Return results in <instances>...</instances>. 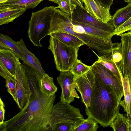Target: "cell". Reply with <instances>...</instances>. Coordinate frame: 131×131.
<instances>
[{"mask_svg": "<svg viewBox=\"0 0 131 131\" xmlns=\"http://www.w3.org/2000/svg\"><path fill=\"white\" fill-rule=\"evenodd\" d=\"M31 91L24 108L0 125V131H50V120L56 97L40 90L39 82L29 83Z\"/></svg>", "mask_w": 131, "mask_h": 131, "instance_id": "1", "label": "cell"}, {"mask_svg": "<svg viewBox=\"0 0 131 131\" xmlns=\"http://www.w3.org/2000/svg\"><path fill=\"white\" fill-rule=\"evenodd\" d=\"M120 101L113 90L95 75L90 105L85 107V113L102 126L107 127L119 112Z\"/></svg>", "mask_w": 131, "mask_h": 131, "instance_id": "2", "label": "cell"}, {"mask_svg": "<svg viewBox=\"0 0 131 131\" xmlns=\"http://www.w3.org/2000/svg\"><path fill=\"white\" fill-rule=\"evenodd\" d=\"M55 8L54 6H46L32 13L29 21L28 33L30 40L35 46L42 47L41 40L49 34L51 17Z\"/></svg>", "mask_w": 131, "mask_h": 131, "instance_id": "3", "label": "cell"}, {"mask_svg": "<svg viewBox=\"0 0 131 131\" xmlns=\"http://www.w3.org/2000/svg\"><path fill=\"white\" fill-rule=\"evenodd\" d=\"M79 48L67 45L57 38L50 36L48 49L52 52L56 69L59 71H70L78 59Z\"/></svg>", "mask_w": 131, "mask_h": 131, "instance_id": "4", "label": "cell"}, {"mask_svg": "<svg viewBox=\"0 0 131 131\" xmlns=\"http://www.w3.org/2000/svg\"><path fill=\"white\" fill-rule=\"evenodd\" d=\"M84 119L79 108L60 101L53 105L50 122L51 127L57 123L66 122L73 124L76 128Z\"/></svg>", "mask_w": 131, "mask_h": 131, "instance_id": "5", "label": "cell"}, {"mask_svg": "<svg viewBox=\"0 0 131 131\" xmlns=\"http://www.w3.org/2000/svg\"><path fill=\"white\" fill-rule=\"evenodd\" d=\"M56 32H63L74 35L82 40L90 48L98 50L101 47L102 39L86 33L81 26L74 25L71 20L66 21L58 28Z\"/></svg>", "mask_w": 131, "mask_h": 131, "instance_id": "6", "label": "cell"}, {"mask_svg": "<svg viewBox=\"0 0 131 131\" xmlns=\"http://www.w3.org/2000/svg\"><path fill=\"white\" fill-rule=\"evenodd\" d=\"M91 66L94 75L110 87L121 101L124 94L122 82L112 72L101 64L95 61Z\"/></svg>", "mask_w": 131, "mask_h": 131, "instance_id": "7", "label": "cell"}, {"mask_svg": "<svg viewBox=\"0 0 131 131\" xmlns=\"http://www.w3.org/2000/svg\"><path fill=\"white\" fill-rule=\"evenodd\" d=\"M75 79L74 75L70 71L61 72L57 79L61 89L60 101L70 104L75 98H80L75 89Z\"/></svg>", "mask_w": 131, "mask_h": 131, "instance_id": "8", "label": "cell"}, {"mask_svg": "<svg viewBox=\"0 0 131 131\" xmlns=\"http://www.w3.org/2000/svg\"><path fill=\"white\" fill-rule=\"evenodd\" d=\"M19 61L14 77L17 89V105L20 110L25 107L31 90L27 77Z\"/></svg>", "mask_w": 131, "mask_h": 131, "instance_id": "9", "label": "cell"}, {"mask_svg": "<svg viewBox=\"0 0 131 131\" xmlns=\"http://www.w3.org/2000/svg\"><path fill=\"white\" fill-rule=\"evenodd\" d=\"M69 16L72 22L89 25L113 33L115 29L110 21L104 23L98 21L89 14L85 9L78 6L73 13Z\"/></svg>", "mask_w": 131, "mask_h": 131, "instance_id": "10", "label": "cell"}, {"mask_svg": "<svg viewBox=\"0 0 131 131\" xmlns=\"http://www.w3.org/2000/svg\"><path fill=\"white\" fill-rule=\"evenodd\" d=\"M95 75L91 69L85 74L75 79V87L81 97V102L85 107L90 105L91 95L94 84Z\"/></svg>", "mask_w": 131, "mask_h": 131, "instance_id": "11", "label": "cell"}, {"mask_svg": "<svg viewBox=\"0 0 131 131\" xmlns=\"http://www.w3.org/2000/svg\"><path fill=\"white\" fill-rule=\"evenodd\" d=\"M119 36L121 37V69L123 77L128 78L131 73V30Z\"/></svg>", "mask_w": 131, "mask_h": 131, "instance_id": "12", "label": "cell"}, {"mask_svg": "<svg viewBox=\"0 0 131 131\" xmlns=\"http://www.w3.org/2000/svg\"><path fill=\"white\" fill-rule=\"evenodd\" d=\"M93 52L98 58L96 61L112 72L122 82V79L123 76L120 68V62L122 59L120 48L101 56L97 55Z\"/></svg>", "mask_w": 131, "mask_h": 131, "instance_id": "13", "label": "cell"}, {"mask_svg": "<svg viewBox=\"0 0 131 131\" xmlns=\"http://www.w3.org/2000/svg\"><path fill=\"white\" fill-rule=\"evenodd\" d=\"M85 10L96 20L104 23L110 22L112 16L110 9L103 6L95 0H82Z\"/></svg>", "mask_w": 131, "mask_h": 131, "instance_id": "14", "label": "cell"}, {"mask_svg": "<svg viewBox=\"0 0 131 131\" xmlns=\"http://www.w3.org/2000/svg\"><path fill=\"white\" fill-rule=\"evenodd\" d=\"M27 9L26 7L18 6H0V25L13 22Z\"/></svg>", "mask_w": 131, "mask_h": 131, "instance_id": "15", "label": "cell"}, {"mask_svg": "<svg viewBox=\"0 0 131 131\" xmlns=\"http://www.w3.org/2000/svg\"><path fill=\"white\" fill-rule=\"evenodd\" d=\"M0 49L11 50L25 64L26 58L24 52L19 45L9 36L0 34Z\"/></svg>", "mask_w": 131, "mask_h": 131, "instance_id": "16", "label": "cell"}, {"mask_svg": "<svg viewBox=\"0 0 131 131\" xmlns=\"http://www.w3.org/2000/svg\"><path fill=\"white\" fill-rule=\"evenodd\" d=\"M19 58L11 50L0 49V64L14 76Z\"/></svg>", "mask_w": 131, "mask_h": 131, "instance_id": "17", "label": "cell"}, {"mask_svg": "<svg viewBox=\"0 0 131 131\" xmlns=\"http://www.w3.org/2000/svg\"><path fill=\"white\" fill-rule=\"evenodd\" d=\"M23 50L26 58L25 64L42 75L46 74L42 67L41 64L36 56L26 47L23 38L17 42Z\"/></svg>", "mask_w": 131, "mask_h": 131, "instance_id": "18", "label": "cell"}, {"mask_svg": "<svg viewBox=\"0 0 131 131\" xmlns=\"http://www.w3.org/2000/svg\"><path fill=\"white\" fill-rule=\"evenodd\" d=\"M131 17V3H129L125 7L117 10L110 21L115 29Z\"/></svg>", "mask_w": 131, "mask_h": 131, "instance_id": "19", "label": "cell"}, {"mask_svg": "<svg viewBox=\"0 0 131 131\" xmlns=\"http://www.w3.org/2000/svg\"><path fill=\"white\" fill-rule=\"evenodd\" d=\"M49 35L56 37L64 43L69 46L79 48L85 43L78 37L70 34L63 32H56Z\"/></svg>", "mask_w": 131, "mask_h": 131, "instance_id": "20", "label": "cell"}, {"mask_svg": "<svg viewBox=\"0 0 131 131\" xmlns=\"http://www.w3.org/2000/svg\"><path fill=\"white\" fill-rule=\"evenodd\" d=\"M124 90V99L119 102L120 105L122 106L124 111L126 113L127 118L130 120L129 107L131 101V91L130 87L128 78H124L122 79Z\"/></svg>", "mask_w": 131, "mask_h": 131, "instance_id": "21", "label": "cell"}, {"mask_svg": "<svg viewBox=\"0 0 131 131\" xmlns=\"http://www.w3.org/2000/svg\"><path fill=\"white\" fill-rule=\"evenodd\" d=\"M40 90L44 94L51 96L55 94L57 88L54 84L52 77L47 73L42 76L40 81Z\"/></svg>", "mask_w": 131, "mask_h": 131, "instance_id": "22", "label": "cell"}, {"mask_svg": "<svg viewBox=\"0 0 131 131\" xmlns=\"http://www.w3.org/2000/svg\"><path fill=\"white\" fill-rule=\"evenodd\" d=\"M75 25L81 26L83 27L85 32L90 35L105 39L111 40L113 36V33L102 30L89 25L79 23L72 22Z\"/></svg>", "mask_w": 131, "mask_h": 131, "instance_id": "23", "label": "cell"}, {"mask_svg": "<svg viewBox=\"0 0 131 131\" xmlns=\"http://www.w3.org/2000/svg\"><path fill=\"white\" fill-rule=\"evenodd\" d=\"M43 0H8L0 4V6H18L26 7L27 9L35 8Z\"/></svg>", "mask_w": 131, "mask_h": 131, "instance_id": "24", "label": "cell"}, {"mask_svg": "<svg viewBox=\"0 0 131 131\" xmlns=\"http://www.w3.org/2000/svg\"><path fill=\"white\" fill-rule=\"evenodd\" d=\"M127 115L119 112L110 125L114 131H128L126 122Z\"/></svg>", "mask_w": 131, "mask_h": 131, "instance_id": "25", "label": "cell"}, {"mask_svg": "<svg viewBox=\"0 0 131 131\" xmlns=\"http://www.w3.org/2000/svg\"><path fill=\"white\" fill-rule=\"evenodd\" d=\"M99 127L98 123L93 118L88 117L73 131H96Z\"/></svg>", "mask_w": 131, "mask_h": 131, "instance_id": "26", "label": "cell"}, {"mask_svg": "<svg viewBox=\"0 0 131 131\" xmlns=\"http://www.w3.org/2000/svg\"><path fill=\"white\" fill-rule=\"evenodd\" d=\"M91 69V66L84 64L78 59L70 71L74 75L76 79L85 74Z\"/></svg>", "mask_w": 131, "mask_h": 131, "instance_id": "27", "label": "cell"}, {"mask_svg": "<svg viewBox=\"0 0 131 131\" xmlns=\"http://www.w3.org/2000/svg\"><path fill=\"white\" fill-rule=\"evenodd\" d=\"M56 7L69 16L72 14L77 5L73 3L70 0H61Z\"/></svg>", "mask_w": 131, "mask_h": 131, "instance_id": "28", "label": "cell"}, {"mask_svg": "<svg viewBox=\"0 0 131 131\" xmlns=\"http://www.w3.org/2000/svg\"><path fill=\"white\" fill-rule=\"evenodd\" d=\"M6 86L7 91L12 96L17 104L18 99L17 89L14 76H11L6 79Z\"/></svg>", "mask_w": 131, "mask_h": 131, "instance_id": "29", "label": "cell"}, {"mask_svg": "<svg viewBox=\"0 0 131 131\" xmlns=\"http://www.w3.org/2000/svg\"><path fill=\"white\" fill-rule=\"evenodd\" d=\"M75 128V126L72 123H59L52 126L50 131H73Z\"/></svg>", "mask_w": 131, "mask_h": 131, "instance_id": "30", "label": "cell"}, {"mask_svg": "<svg viewBox=\"0 0 131 131\" xmlns=\"http://www.w3.org/2000/svg\"><path fill=\"white\" fill-rule=\"evenodd\" d=\"M131 30V17L122 25L115 29L113 35L119 36L125 32Z\"/></svg>", "mask_w": 131, "mask_h": 131, "instance_id": "31", "label": "cell"}, {"mask_svg": "<svg viewBox=\"0 0 131 131\" xmlns=\"http://www.w3.org/2000/svg\"><path fill=\"white\" fill-rule=\"evenodd\" d=\"M5 105L1 97L0 98V125L3 124L4 119Z\"/></svg>", "mask_w": 131, "mask_h": 131, "instance_id": "32", "label": "cell"}, {"mask_svg": "<svg viewBox=\"0 0 131 131\" xmlns=\"http://www.w3.org/2000/svg\"><path fill=\"white\" fill-rule=\"evenodd\" d=\"M0 75L5 80L12 76L7 70L1 64H0Z\"/></svg>", "mask_w": 131, "mask_h": 131, "instance_id": "33", "label": "cell"}, {"mask_svg": "<svg viewBox=\"0 0 131 131\" xmlns=\"http://www.w3.org/2000/svg\"><path fill=\"white\" fill-rule=\"evenodd\" d=\"M104 7L110 9L113 0H95Z\"/></svg>", "mask_w": 131, "mask_h": 131, "instance_id": "34", "label": "cell"}, {"mask_svg": "<svg viewBox=\"0 0 131 131\" xmlns=\"http://www.w3.org/2000/svg\"><path fill=\"white\" fill-rule=\"evenodd\" d=\"M72 2L82 8L85 9L82 0H70Z\"/></svg>", "mask_w": 131, "mask_h": 131, "instance_id": "35", "label": "cell"}, {"mask_svg": "<svg viewBox=\"0 0 131 131\" xmlns=\"http://www.w3.org/2000/svg\"><path fill=\"white\" fill-rule=\"evenodd\" d=\"M126 122L128 129V131H131V122L130 120L128 119L127 117L126 118Z\"/></svg>", "mask_w": 131, "mask_h": 131, "instance_id": "36", "label": "cell"}, {"mask_svg": "<svg viewBox=\"0 0 131 131\" xmlns=\"http://www.w3.org/2000/svg\"><path fill=\"white\" fill-rule=\"evenodd\" d=\"M128 79L131 91V73L129 76Z\"/></svg>", "mask_w": 131, "mask_h": 131, "instance_id": "37", "label": "cell"}, {"mask_svg": "<svg viewBox=\"0 0 131 131\" xmlns=\"http://www.w3.org/2000/svg\"><path fill=\"white\" fill-rule=\"evenodd\" d=\"M58 4L61 0H48Z\"/></svg>", "mask_w": 131, "mask_h": 131, "instance_id": "38", "label": "cell"}, {"mask_svg": "<svg viewBox=\"0 0 131 131\" xmlns=\"http://www.w3.org/2000/svg\"><path fill=\"white\" fill-rule=\"evenodd\" d=\"M129 112L130 118V121L131 122V101L130 103V107H129Z\"/></svg>", "mask_w": 131, "mask_h": 131, "instance_id": "39", "label": "cell"}, {"mask_svg": "<svg viewBox=\"0 0 131 131\" xmlns=\"http://www.w3.org/2000/svg\"><path fill=\"white\" fill-rule=\"evenodd\" d=\"M8 0H0V4L5 2Z\"/></svg>", "mask_w": 131, "mask_h": 131, "instance_id": "40", "label": "cell"}, {"mask_svg": "<svg viewBox=\"0 0 131 131\" xmlns=\"http://www.w3.org/2000/svg\"><path fill=\"white\" fill-rule=\"evenodd\" d=\"M125 2L128 3H131V0H124Z\"/></svg>", "mask_w": 131, "mask_h": 131, "instance_id": "41", "label": "cell"}]
</instances>
